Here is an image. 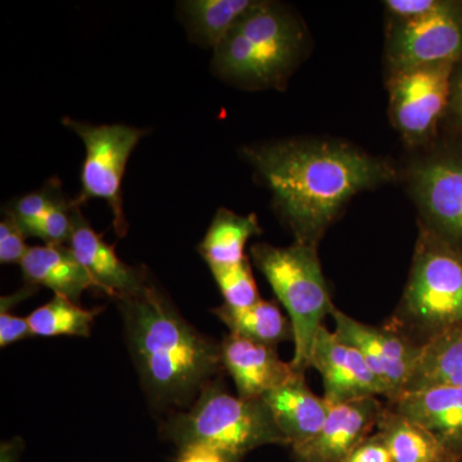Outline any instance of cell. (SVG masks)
<instances>
[{
	"instance_id": "1",
	"label": "cell",
	"mask_w": 462,
	"mask_h": 462,
	"mask_svg": "<svg viewBox=\"0 0 462 462\" xmlns=\"http://www.w3.org/2000/svg\"><path fill=\"white\" fill-rule=\"evenodd\" d=\"M296 242L316 245L356 194L396 176L387 161L338 141H282L245 148Z\"/></svg>"
},
{
	"instance_id": "2",
	"label": "cell",
	"mask_w": 462,
	"mask_h": 462,
	"mask_svg": "<svg viewBox=\"0 0 462 462\" xmlns=\"http://www.w3.org/2000/svg\"><path fill=\"white\" fill-rule=\"evenodd\" d=\"M117 303L149 401L158 409L193 404L224 367L221 346L185 320L171 300L148 281Z\"/></svg>"
},
{
	"instance_id": "3",
	"label": "cell",
	"mask_w": 462,
	"mask_h": 462,
	"mask_svg": "<svg viewBox=\"0 0 462 462\" xmlns=\"http://www.w3.org/2000/svg\"><path fill=\"white\" fill-rule=\"evenodd\" d=\"M307 30L282 5L257 0L215 48L214 69L224 80L248 88L285 87L305 57Z\"/></svg>"
},
{
	"instance_id": "4",
	"label": "cell",
	"mask_w": 462,
	"mask_h": 462,
	"mask_svg": "<svg viewBox=\"0 0 462 462\" xmlns=\"http://www.w3.org/2000/svg\"><path fill=\"white\" fill-rule=\"evenodd\" d=\"M163 436L179 447L203 445L240 462L260 447L289 446L263 398L233 397L217 383L207 385L189 409L163 425Z\"/></svg>"
},
{
	"instance_id": "5",
	"label": "cell",
	"mask_w": 462,
	"mask_h": 462,
	"mask_svg": "<svg viewBox=\"0 0 462 462\" xmlns=\"http://www.w3.org/2000/svg\"><path fill=\"white\" fill-rule=\"evenodd\" d=\"M394 324L418 345L462 328V251L421 226Z\"/></svg>"
},
{
	"instance_id": "6",
	"label": "cell",
	"mask_w": 462,
	"mask_h": 462,
	"mask_svg": "<svg viewBox=\"0 0 462 462\" xmlns=\"http://www.w3.org/2000/svg\"><path fill=\"white\" fill-rule=\"evenodd\" d=\"M252 258L276 297L287 310L293 328L294 355L291 365L297 373L311 367L316 334L322 321L336 310L322 273L316 245L294 242L288 247L254 245Z\"/></svg>"
},
{
	"instance_id": "7",
	"label": "cell",
	"mask_w": 462,
	"mask_h": 462,
	"mask_svg": "<svg viewBox=\"0 0 462 462\" xmlns=\"http://www.w3.org/2000/svg\"><path fill=\"white\" fill-rule=\"evenodd\" d=\"M63 124L84 142L87 157L81 170V194L79 205L91 199H102L111 207L114 226L118 236L129 230L123 208V178L134 149L148 132L126 125L79 123L69 117Z\"/></svg>"
},
{
	"instance_id": "8",
	"label": "cell",
	"mask_w": 462,
	"mask_h": 462,
	"mask_svg": "<svg viewBox=\"0 0 462 462\" xmlns=\"http://www.w3.org/2000/svg\"><path fill=\"white\" fill-rule=\"evenodd\" d=\"M452 65L431 63L393 72L389 80L391 117L407 141L420 143L433 132L451 93Z\"/></svg>"
},
{
	"instance_id": "9",
	"label": "cell",
	"mask_w": 462,
	"mask_h": 462,
	"mask_svg": "<svg viewBox=\"0 0 462 462\" xmlns=\"http://www.w3.org/2000/svg\"><path fill=\"white\" fill-rule=\"evenodd\" d=\"M331 316L336 322L334 333L364 356L370 369L387 389L389 402L402 396L420 355L421 346L410 338L393 321L380 328L373 327L355 320L337 309Z\"/></svg>"
},
{
	"instance_id": "10",
	"label": "cell",
	"mask_w": 462,
	"mask_h": 462,
	"mask_svg": "<svg viewBox=\"0 0 462 462\" xmlns=\"http://www.w3.org/2000/svg\"><path fill=\"white\" fill-rule=\"evenodd\" d=\"M462 51V23L451 5L416 20L401 21L388 48L393 72L431 63L454 62Z\"/></svg>"
},
{
	"instance_id": "11",
	"label": "cell",
	"mask_w": 462,
	"mask_h": 462,
	"mask_svg": "<svg viewBox=\"0 0 462 462\" xmlns=\"http://www.w3.org/2000/svg\"><path fill=\"white\" fill-rule=\"evenodd\" d=\"M412 190L427 229L462 251V160L437 158L416 166Z\"/></svg>"
},
{
	"instance_id": "12",
	"label": "cell",
	"mask_w": 462,
	"mask_h": 462,
	"mask_svg": "<svg viewBox=\"0 0 462 462\" xmlns=\"http://www.w3.org/2000/svg\"><path fill=\"white\" fill-rule=\"evenodd\" d=\"M311 367L320 373L328 403L367 397H387V389L370 369L364 356L340 340L324 325L316 334Z\"/></svg>"
},
{
	"instance_id": "13",
	"label": "cell",
	"mask_w": 462,
	"mask_h": 462,
	"mask_svg": "<svg viewBox=\"0 0 462 462\" xmlns=\"http://www.w3.org/2000/svg\"><path fill=\"white\" fill-rule=\"evenodd\" d=\"M321 430L311 439L291 447L296 462H343L356 446L378 427L384 404L378 397L330 404Z\"/></svg>"
},
{
	"instance_id": "14",
	"label": "cell",
	"mask_w": 462,
	"mask_h": 462,
	"mask_svg": "<svg viewBox=\"0 0 462 462\" xmlns=\"http://www.w3.org/2000/svg\"><path fill=\"white\" fill-rule=\"evenodd\" d=\"M224 369L236 382L240 398L257 400L297 375L291 363H284L276 346L263 345L229 334L221 343Z\"/></svg>"
},
{
	"instance_id": "15",
	"label": "cell",
	"mask_w": 462,
	"mask_h": 462,
	"mask_svg": "<svg viewBox=\"0 0 462 462\" xmlns=\"http://www.w3.org/2000/svg\"><path fill=\"white\" fill-rule=\"evenodd\" d=\"M79 206L74 212L69 247L89 273L97 289L116 300L138 291L147 282V273L123 263L116 254L115 245H109L94 231Z\"/></svg>"
},
{
	"instance_id": "16",
	"label": "cell",
	"mask_w": 462,
	"mask_h": 462,
	"mask_svg": "<svg viewBox=\"0 0 462 462\" xmlns=\"http://www.w3.org/2000/svg\"><path fill=\"white\" fill-rule=\"evenodd\" d=\"M389 406L430 430L462 461V388L434 387L406 392Z\"/></svg>"
},
{
	"instance_id": "17",
	"label": "cell",
	"mask_w": 462,
	"mask_h": 462,
	"mask_svg": "<svg viewBox=\"0 0 462 462\" xmlns=\"http://www.w3.org/2000/svg\"><path fill=\"white\" fill-rule=\"evenodd\" d=\"M263 400L291 447L314 438L329 415V403L307 387L305 374H297L285 384L264 394Z\"/></svg>"
},
{
	"instance_id": "18",
	"label": "cell",
	"mask_w": 462,
	"mask_h": 462,
	"mask_svg": "<svg viewBox=\"0 0 462 462\" xmlns=\"http://www.w3.org/2000/svg\"><path fill=\"white\" fill-rule=\"evenodd\" d=\"M20 264L27 284L50 288L58 296L74 302L88 289H97L89 273L65 245L29 247Z\"/></svg>"
},
{
	"instance_id": "19",
	"label": "cell",
	"mask_w": 462,
	"mask_h": 462,
	"mask_svg": "<svg viewBox=\"0 0 462 462\" xmlns=\"http://www.w3.org/2000/svg\"><path fill=\"white\" fill-rule=\"evenodd\" d=\"M462 388V328L443 331L421 346L406 392Z\"/></svg>"
},
{
	"instance_id": "20",
	"label": "cell",
	"mask_w": 462,
	"mask_h": 462,
	"mask_svg": "<svg viewBox=\"0 0 462 462\" xmlns=\"http://www.w3.org/2000/svg\"><path fill=\"white\" fill-rule=\"evenodd\" d=\"M376 430L387 443L393 462H458L430 430L389 404L383 410Z\"/></svg>"
},
{
	"instance_id": "21",
	"label": "cell",
	"mask_w": 462,
	"mask_h": 462,
	"mask_svg": "<svg viewBox=\"0 0 462 462\" xmlns=\"http://www.w3.org/2000/svg\"><path fill=\"white\" fill-rule=\"evenodd\" d=\"M263 233L257 216H240L220 208L199 245V254L209 267L233 266L247 260L245 245L252 236Z\"/></svg>"
},
{
	"instance_id": "22",
	"label": "cell",
	"mask_w": 462,
	"mask_h": 462,
	"mask_svg": "<svg viewBox=\"0 0 462 462\" xmlns=\"http://www.w3.org/2000/svg\"><path fill=\"white\" fill-rule=\"evenodd\" d=\"M256 3L257 0H188L179 5L190 38L215 50Z\"/></svg>"
},
{
	"instance_id": "23",
	"label": "cell",
	"mask_w": 462,
	"mask_h": 462,
	"mask_svg": "<svg viewBox=\"0 0 462 462\" xmlns=\"http://www.w3.org/2000/svg\"><path fill=\"white\" fill-rule=\"evenodd\" d=\"M212 312L229 328L231 334L243 338L273 346L293 339L291 320L269 300H260L248 309H233L224 303Z\"/></svg>"
},
{
	"instance_id": "24",
	"label": "cell",
	"mask_w": 462,
	"mask_h": 462,
	"mask_svg": "<svg viewBox=\"0 0 462 462\" xmlns=\"http://www.w3.org/2000/svg\"><path fill=\"white\" fill-rule=\"evenodd\" d=\"M99 312V309H81L74 300L56 294L50 302L36 309L27 318V321L32 336L87 338L90 336L94 319Z\"/></svg>"
},
{
	"instance_id": "25",
	"label": "cell",
	"mask_w": 462,
	"mask_h": 462,
	"mask_svg": "<svg viewBox=\"0 0 462 462\" xmlns=\"http://www.w3.org/2000/svg\"><path fill=\"white\" fill-rule=\"evenodd\" d=\"M209 269L214 273L215 281L223 294L225 305L233 309H248L261 300L248 258L233 266Z\"/></svg>"
},
{
	"instance_id": "26",
	"label": "cell",
	"mask_w": 462,
	"mask_h": 462,
	"mask_svg": "<svg viewBox=\"0 0 462 462\" xmlns=\"http://www.w3.org/2000/svg\"><path fill=\"white\" fill-rule=\"evenodd\" d=\"M76 200H62L38 220L23 227L26 236H36L47 245H65L71 238L74 227Z\"/></svg>"
},
{
	"instance_id": "27",
	"label": "cell",
	"mask_w": 462,
	"mask_h": 462,
	"mask_svg": "<svg viewBox=\"0 0 462 462\" xmlns=\"http://www.w3.org/2000/svg\"><path fill=\"white\" fill-rule=\"evenodd\" d=\"M65 199L60 182L51 180L45 185L44 189L33 191L17 199L12 208L8 209L7 215L12 216L21 229H23Z\"/></svg>"
},
{
	"instance_id": "28",
	"label": "cell",
	"mask_w": 462,
	"mask_h": 462,
	"mask_svg": "<svg viewBox=\"0 0 462 462\" xmlns=\"http://www.w3.org/2000/svg\"><path fill=\"white\" fill-rule=\"evenodd\" d=\"M36 291H38L36 285L26 284L16 293L3 296L0 300V346L2 348L32 336L27 319L18 318L12 312V309L25 300L27 297L32 296Z\"/></svg>"
},
{
	"instance_id": "29",
	"label": "cell",
	"mask_w": 462,
	"mask_h": 462,
	"mask_svg": "<svg viewBox=\"0 0 462 462\" xmlns=\"http://www.w3.org/2000/svg\"><path fill=\"white\" fill-rule=\"evenodd\" d=\"M26 234L12 216L5 215L0 223V263H21L27 249Z\"/></svg>"
},
{
	"instance_id": "30",
	"label": "cell",
	"mask_w": 462,
	"mask_h": 462,
	"mask_svg": "<svg viewBox=\"0 0 462 462\" xmlns=\"http://www.w3.org/2000/svg\"><path fill=\"white\" fill-rule=\"evenodd\" d=\"M343 462H393L387 443L378 431L365 438Z\"/></svg>"
},
{
	"instance_id": "31",
	"label": "cell",
	"mask_w": 462,
	"mask_h": 462,
	"mask_svg": "<svg viewBox=\"0 0 462 462\" xmlns=\"http://www.w3.org/2000/svg\"><path fill=\"white\" fill-rule=\"evenodd\" d=\"M442 5L437 0H388L385 8L401 21H410L428 16Z\"/></svg>"
},
{
	"instance_id": "32",
	"label": "cell",
	"mask_w": 462,
	"mask_h": 462,
	"mask_svg": "<svg viewBox=\"0 0 462 462\" xmlns=\"http://www.w3.org/2000/svg\"><path fill=\"white\" fill-rule=\"evenodd\" d=\"M178 462H225L223 456L203 445L184 447L180 449Z\"/></svg>"
},
{
	"instance_id": "33",
	"label": "cell",
	"mask_w": 462,
	"mask_h": 462,
	"mask_svg": "<svg viewBox=\"0 0 462 462\" xmlns=\"http://www.w3.org/2000/svg\"><path fill=\"white\" fill-rule=\"evenodd\" d=\"M23 449V442L20 438L2 443L0 447V462H20L21 452Z\"/></svg>"
},
{
	"instance_id": "34",
	"label": "cell",
	"mask_w": 462,
	"mask_h": 462,
	"mask_svg": "<svg viewBox=\"0 0 462 462\" xmlns=\"http://www.w3.org/2000/svg\"><path fill=\"white\" fill-rule=\"evenodd\" d=\"M454 107L456 114L462 118V76L458 79L457 83L455 85L454 90Z\"/></svg>"
}]
</instances>
